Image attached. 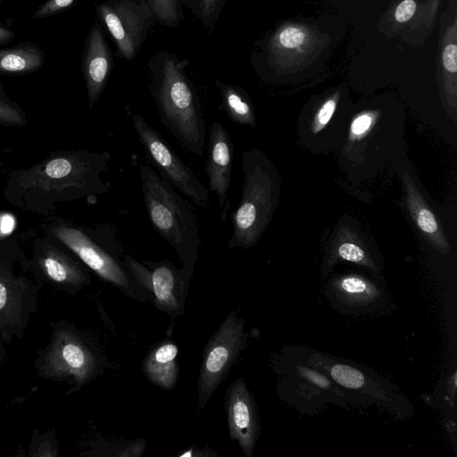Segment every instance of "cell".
Listing matches in <instances>:
<instances>
[{
    "instance_id": "cell-36",
    "label": "cell",
    "mask_w": 457,
    "mask_h": 457,
    "mask_svg": "<svg viewBox=\"0 0 457 457\" xmlns=\"http://www.w3.org/2000/svg\"><path fill=\"white\" fill-rule=\"evenodd\" d=\"M0 96H7L5 95V92H4V87L2 85V83L0 82Z\"/></svg>"
},
{
    "instance_id": "cell-21",
    "label": "cell",
    "mask_w": 457,
    "mask_h": 457,
    "mask_svg": "<svg viewBox=\"0 0 457 457\" xmlns=\"http://www.w3.org/2000/svg\"><path fill=\"white\" fill-rule=\"evenodd\" d=\"M338 261H345L364 267L378 277L381 268L378 260L359 240L342 236L333 243L323 262L321 272L327 276Z\"/></svg>"
},
{
    "instance_id": "cell-32",
    "label": "cell",
    "mask_w": 457,
    "mask_h": 457,
    "mask_svg": "<svg viewBox=\"0 0 457 457\" xmlns=\"http://www.w3.org/2000/svg\"><path fill=\"white\" fill-rule=\"evenodd\" d=\"M457 46L455 44L447 45L442 54V60L445 69L451 73L457 71Z\"/></svg>"
},
{
    "instance_id": "cell-6",
    "label": "cell",
    "mask_w": 457,
    "mask_h": 457,
    "mask_svg": "<svg viewBox=\"0 0 457 457\" xmlns=\"http://www.w3.org/2000/svg\"><path fill=\"white\" fill-rule=\"evenodd\" d=\"M34 367L37 377L68 384L65 395H69L96 377L100 358L93 344L74 324L60 320L51 323L50 339L37 350Z\"/></svg>"
},
{
    "instance_id": "cell-17",
    "label": "cell",
    "mask_w": 457,
    "mask_h": 457,
    "mask_svg": "<svg viewBox=\"0 0 457 457\" xmlns=\"http://www.w3.org/2000/svg\"><path fill=\"white\" fill-rule=\"evenodd\" d=\"M234 145L232 139L220 121L211 125L208 139L206 173L209 191L216 194L218 204L222 208V219L229 210L228 189L231 179Z\"/></svg>"
},
{
    "instance_id": "cell-14",
    "label": "cell",
    "mask_w": 457,
    "mask_h": 457,
    "mask_svg": "<svg viewBox=\"0 0 457 457\" xmlns=\"http://www.w3.org/2000/svg\"><path fill=\"white\" fill-rule=\"evenodd\" d=\"M123 265L135 282L150 294L148 296L160 310L170 315L181 312L185 276L182 270L170 261L141 263L129 254L124 255Z\"/></svg>"
},
{
    "instance_id": "cell-30",
    "label": "cell",
    "mask_w": 457,
    "mask_h": 457,
    "mask_svg": "<svg viewBox=\"0 0 457 457\" xmlns=\"http://www.w3.org/2000/svg\"><path fill=\"white\" fill-rule=\"evenodd\" d=\"M304 40V32L295 27H287L282 29L278 36V45L287 49L299 47Z\"/></svg>"
},
{
    "instance_id": "cell-7",
    "label": "cell",
    "mask_w": 457,
    "mask_h": 457,
    "mask_svg": "<svg viewBox=\"0 0 457 457\" xmlns=\"http://www.w3.org/2000/svg\"><path fill=\"white\" fill-rule=\"evenodd\" d=\"M244 184L238 207L232 214L228 248L253 246L267 228L276 204L275 171L267 157L257 149L242 155Z\"/></svg>"
},
{
    "instance_id": "cell-20",
    "label": "cell",
    "mask_w": 457,
    "mask_h": 457,
    "mask_svg": "<svg viewBox=\"0 0 457 457\" xmlns=\"http://www.w3.org/2000/svg\"><path fill=\"white\" fill-rule=\"evenodd\" d=\"M178 346L170 341L154 347L143 363L145 377L161 388L172 389L178 380Z\"/></svg>"
},
{
    "instance_id": "cell-18",
    "label": "cell",
    "mask_w": 457,
    "mask_h": 457,
    "mask_svg": "<svg viewBox=\"0 0 457 457\" xmlns=\"http://www.w3.org/2000/svg\"><path fill=\"white\" fill-rule=\"evenodd\" d=\"M112 68V56L101 25L95 22L88 32L82 61L88 107L100 99Z\"/></svg>"
},
{
    "instance_id": "cell-23",
    "label": "cell",
    "mask_w": 457,
    "mask_h": 457,
    "mask_svg": "<svg viewBox=\"0 0 457 457\" xmlns=\"http://www.w3.org/2000/svg\"><path fill=\"white\" fill-rule=\"evenodd\" d=\"M215 84L220 94L222 108L228 118L236 123L254 127V110L246 93L235 85L218 79Z\"/></svg>"
},
{
    "instance_id": "cell-2",
    "label": "cell",
    "mask_w": 457,
    "mask_h": 457,
    "mask_svg": "<svg viewBox=\"0 0 457 457\" xmlns=\"http://www.w3.org/2000/svg\"><path fill=\"white\" fill-rule=\"evenodd\" d=\"M149 69L151 95L162 125L187 151L202 156L205 120L185 64L171 54L160 53L149 62Z\"/></svg>"
},
{
    "instance_id": "cell-33",
    "label": "cell",
    "mask_w": 457,
    "mask_h": 457,
    "mask_svg": "<svg viewBox=\"0 0 457 457\" xmlns=\"http://www.w3.org/2000/svg\"><path fill=\"white\" fill-rule=\"evenodd\" d=\"M416 10V4L413 0H403L396 7L395 17L399 22L407 21L411 18Z\"/></svg>"
},
{
    "instance_id": "cell-16",
    "label": "cell",
    "mask_w": 457,
    "mask_h": 457,
    "mask_svg": "<svg viewBox=\"0 0 457 457\" xmlns=\"http://www.w3.org/2000/svg\"><path fill=\"white\" fill-rule=\"evenodd\" d=\"M228 431L246 457H252L260 434L257 406L242 378L228 387L226 396Z\"/></svg>"
},
{
    "instance_id": "cell-25",
    "label": "cell",
    "mask_w": 457,
    "mask_h": 457,
    "mask_svg": "<svg viewBox=\"0 0 457 457\" xmlns=\"http://www.w3.org/2000/svg\"><path fill=\"white\" fill-rule=\"evenodd\" d=\"M156 21L168 27L179 26L181 12L179 0H146Z\"/></svg>"
},
{
    "instance_id": "cell-10",
    "label": "cell",
    "mask_w": 457,
    "mask_h": 457,
    "mask_svg": "<svg viewBox=\"0 0 457 457\" xmlns=\"http://www.w3.org/2000/svg\"><path fill=\"white\" fill-rule=\"evenodd\" d=\"M34 278L54 289L75 295L90 284L87 266L63 244L50 234L36 237L28 258Z\"/></svg>"
},
{
    "instance_id": "cell-4",
    "label": "cell",
    "mask_w": 457,
    "mask_h": 457,
    "mask_svg": "<svg viewBox=\"0 0 457 457\" xmlns=\"http://www.w3.org/2000/svg\"><path fill=\"white\" fill-rule=\"evenodd\" d=\"M284 354L324 373L367 405L383 408L397 419H407L414 414L413 406L398 388L364 365L306 346H289Z\"/></svg>"
},
{
    "instance_id": "cell-3",
    "label": "cell",
    "mask_w": 457,
    "mask_h": 457,
    "mask_svg": "<svg viewBox=\"0 0 457 457\" xmlns=\"http://www.w3.org/2000/svg\"><path fill=\"white\" fill-rule=\"evenodd\" d=\"M143 198L148 218L183 262L184 274L192 270L200 244L196 215L190 204L150 166H139Z\"/></svg>"
},
{
    "instance_id": "cell-12",
    "label": "cell",
    "mask_w": 457,
    "mask_h": 457,
    "mask_svg": "<svg viewBox=\"0 0 457 457\" xmlns=\"http://www.w3.org/2000/svg\"><path fill=\"white\" fill-rule=\"evenodd\" d=\"M246 340L244 320L233 311L204 346L197 383L200 408L204 407L229 371Z\"/></svg>"
},
{
    "instance_id": "cell-28",
    "label": "cell",
    "mask_w": 457,
    "mask_h": 457,
    "mask_svg": "<svg viewBox=\"0 0 457 457\" xmlns=\"http://www.w3.org/2000/svg\"><path fill=\"white\" fill-rule=\"evenodd\" d=\"M337 104V99L336 97L329 98L321 104L314 116L312 125V130L314 134L322 130L329 122L335 113Z\"/></svg>"
},
{
    "instance_id": "cell-5",
    "label": "cell",
    "mask_w": 457,
    "mask_h": 457,
    "mask_svg": "<svg viewBox=\"0 0 457 457\" xmlns=\"http://www.w3.org/2000/svg\"><path fill=\"white\" fill-rule=\"evenodd\" d=\"M42 285L14 238H0V336L4 344L23 338L38 309Z\"/></svg>"
},
{
    "instance_id": "cell-26",
    "label": "cell",
    "mask_w": 457,
    "mask_h": 457,
    "mask_svg": "<svg viewBox=\"0 0 457 457\" xmlns=\"http://www.w3.org/2000/svg\"><path fill=\"white\" fill-rule=\"evenodd\" d=\"M27 124V117L22 109L7 96H0V125L22 127Z\"/></svg>"
},
{
    "instance_id": "cell-37",
    "label": "cell",
    "mask_w": 457,
    "mask_h": 457,
    "mask_svg": "<svg viewBox=\"0 0 457 457\" xmlns=\"http://www.w3.org/2000/svg\"><path fill=\"white\" fill-rule=\"evenodd\" d=\"M1 151H0V169H2L4 167V164H3V162H2V158H1Z\"/></svg>"
},
{
    "instance_id": "cell-11",
    "label": "cell",
    "mask_w": 457,
    "mask_h": 457,
    "mask_svg": "<svg viewBox=\"0 0 457 457\" xmlns=\"http://www.w3.org/2000/svg\"><path fill=\"white\" fill-rule=\"evenodd\" d=\"M133 129L148 160L161 172V177L195 204L207 208L209 190L194 171L173 151L162 135L138 113L129 112Z\"/></svg>"
},
{
    "instance_id": "cell-9",
    "label": "cell",
    "mask_w": 457,
    "mask_h": 457,
    "mask_svg": "<svg viewBox=\"0 0 457 457\" xmlns=\"http://www.w3.org/2000/svg\"><path fill=\"white\" fill-rule=\"evenodd\" d=\"M283 357L280 391L287 402L301 413L312 415L330 403L348 411L352 407L368 406L324 373L286 354Z\"/></svg>"
},
{
    "instance_id": "cell-27",
    "label": "cell",
    "mask_w": 457,
    "mask_h": 457,
    "mask_svg": "<svg viewBox=\"0 0 457 457\" xmlns=\"http://www.w3.org/2000/svg\"><path fill=\"white\" fill-rule=\"evenodd\" d=\"M78 0H46L33 14L36 20L45 19L69 9Z\"/></svg>"
},
{
    "instance_id": "cell-15",
    "label": "cell",
    "mask_w": 457,
    "mask_h": 457,
    "mask_svg": "<svg viewBox=\"0 0 457 457\" xmlns=\"http://www.w3.org/2000/svg\"><path fill=\"white\" fill-rule=\"evenodd\" d=\"M386 293L384 285L358 273L335 276L325 289L330 305L345 314L371 312L384 306Z\"/></svg>"
},
{
    "instance_id": "cell-8",
    "label": "cell",
    "mask_w": 457,
    "mask_h": 457,
    "mask_svg": "<svg viewBox=\"0 0 457 457\" xmlns=\"http://www.w3.org/2000/svg\"><path fill=\"white\" fill-rule=\"evenodd\" d=\"M45 232L63 244L100 278L128 295L137 297L134 291L136 282L119 259L115 226L104 223L89 228L57 219L45 226Z\"/></svg>"
},
{
    "instance_id": "cell-1",
    "label": "cell",
    "mask_w": 457,
    "mask_h": 457,
    "mask_svg": "<svg viewBox=\"0 0 457 457\" xmlns=\"http://www.w3.org/2000/svg\"><path fill=\"white\" fill-rule=\"evenodd\" d=\"M111 154L86 149L51 153L41 162L8 173L4 199L29 213L48 216L61 204L96 197L109 190L104 179Z\"/></svg>"
},
{
    "instance_id": "cell-19",
    "label": "cell",
    "mask_w": 457,
    "mask_h": 457,
    "mask_svg": "<svg viewBox=\"0 0 457 457\" xmlns=\"http://www.w3.org/2000/svg\"><path fill=\"white\" fill-rule=\"evenodd\" d=\"M403 179L406 203L413 221L439 252L447 253L450 249L449 244L436 216L427 205L409 175L405 173Z\"/></svg>"
},
{
    "instance_id": "cell-29",
    "label": "cell",
    "mask_w": 457,
    "mask_h": 457,
    "mask_svg": "<svg viewBox=\"0 0 457 457\" xmlns=\"http://www.w3.org/2000/svg\"><path fill=\"white\" fill-rule=\"evenodd\" d=\"M375 115L365 112L358 114L351 122L350 137L352 139L361 138L368 133L373 126Z\"/></svg>"
},
{
    "instance_id": "cell-38",
    "label": "cell",
    "mask_w": 457,
    "mask_h": 457,
    "mask_svg": "<svg viewBox=\"0 0 457 457\" xmlns=\"http://www.w3.org/2000/svg\"><path fill=\"white\" fill-rule=\"evenodd\" d=\"M2 1H3V0H0V4H2Z\"/></svg>"
},
{
    "instance_id": "cell-35",
    "label": "cell",
    "mask_w": 457,
    "mask_h": 457,
    "mask_svg": "<svg viewBox=\"0 0 457 457\" xmlns=\"http://www.w3.org/2000/svg\"><path fill=\"white\" fill-rule=\"evenodd\" d=\"M4 343L0 336V364L4 361L6 359V349L4 346Z\"/></svg>"
},
{
    "instance_id": "cell-13",
    "label": "cell",
    "mask_w": 457,
    "mask_h": 457,
    "mask_svg": "<svg viewBox=\"0 0 457 457\" xmlns=\"http://www.w3.org/2000/svg\"><path fill=\"white\" fill-rule=\"evenodd\" d=\"M120 56L133 60L156 22L146 0H105L96 6Z\"/></svg>"
},
{
    "instance_id": "cell-31",
    "label": "cell",
    "mask_w": 457,
    "mask_h": 457,
    "mask_svg": "<svg viewBox=\"0 0 457 457\" xmlns=\"http://www.w3.org/2000/svg\"><path fill=\"white\" fill-rule=\"evenodd\" d=\"M224 0H199L198 9L203 22L212 25L219 15Z\"/></svg>"
},
{
    "instance_id": "cell-22",
    "label": "cell",
    "mask_w": 457,
    "mask_h": 457,
    "mask_svg": "<svg viewBox=\"0 0 457 457\" xmlns=\"http://www.w3.org/2000/svg\"><path fill=\"white\" fill-rule=\"evenodd\" d=\"M45 62L44 51L32 42L0 48V74L21 75L40 69Z\"/></svg>"
},
{
    "instance_id": "cell-24",
    "label": "cell",
    "mask_w": 457,
    "mask_h": 457,
    "mask_svg": "<svg viewBox=\"0 0 457 457\" xmlns=\"http://www.w3.org/2000/svg\"><path fill=\"white\" fill-rule=\"evenodd\" d=\"M59 454L58 441L54 429L41 433L34 428L28 456L30 457H56Z\"/></svg>"
},
{
    "instance_id": "cell-34",
    "label": "cell",
    "mask_w": 457,
    "mask_h": 457,
    "mask_svg": "<svg viewBox=\"0 0 457 457\" xmlns=\"http://www.w3.org/2000/svg\"><path fill=\"white\" fill-rule=\"evenodd\" d=\"M15 37V32L9 27L0 23V46L8 44Z\"/></svg>"
}]
</instances>
